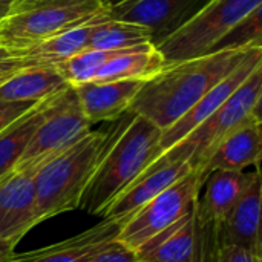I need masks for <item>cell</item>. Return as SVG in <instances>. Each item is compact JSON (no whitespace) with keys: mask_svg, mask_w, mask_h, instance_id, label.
<instances>
[{"mask_svg":"<svg viewBox=\"0 0 262 262\" xmlns=\"http://www.w3.org/2000/svg\"><path fill=\"white\" fill-rule=\"evenodd\" d=\"M250 51H218L164 68L143 83L127 112L164 130L226 78Z\"/></svg>","mask_w":262,"mask_h":262,"instance_id":"1","label":"cell"},{"mask_svg":"<svg viewBox=\"0 0 262 262\" xmlns=\"http://www.w3.org/2000/svg\"><path fill=\"white\" fill-rule=\"evenodd\" d=\"M132 117L134 114L126 112L109 127L91 130L38 169L35 177V226L78 207L80 196L103 157Z\"/></svg>","mask_w":262,"mask_h":262,"instance_id":"2","label":"cell"},{"mask_svg":"<svg viewBox=\"0 0 262 262\" xmlns=\"http://www.w3.org/2000/svg\"><path fill=\"white\" fill-rule=\"evenodd\" d=\"M163 130L144 117L134 115L83 190L78 207L94 216H103L109 206L163 154Z\"/></svg>","mask_w":262,"mask_h":262,"instance_id":"3","label":"cell"},{"mask_svg":"<svg viewBox=\"0 0 262 262\" xmlns=\"http://www.w3.org/2000/svg\"><path fill=\"white\" fill-rule=\"evenodd\" d=\"M104 0H15L0 21V48H31L49 37L107 17Z\"/></svg>","mask_w":262,"mask_h":262,"instance_id":"4","label":"cell"},{"mask_svg":"<svg viewBox=\"0 0 262 262\" xmlns=\"http://www.w3.org/2000/svg\"><path fill=\"white\" fill-rule=\"evenodd\" d=\"M262 97V66L230 95V98L210 117L200 123L173 147L161 154L157 160L186 161L192 170L200 172L207 163L215 147L239 124L259 114Z\"/></svg>","mask_w":262,"mask_h":262,"instance_id":"5","label":"cell"},{"mask_svg":"<svg viewBox=\"0 0 262 262\" xmlns=\"http://www.w3.org/2000/svg\"><path fill=\"white\" fill-rule=\"evenodd\" d=\"M262 6V0H209L183 25L155 45L164 68L206 54L246 15Z\"/></svg>","mask_w":262,"mask_h":262,"instance_id":"6","label":"cell"},{"mask_svg":"<svg viewBox=\"0 0 262 262\" xmlns=\"http://www.w3.org/2000/svg\"><path fill=\"white\" fill-rule=\"evenodd\" d=\"M201 186L203 181L200 173L190 170L180 181L138 209L121 226L117 239L123 246L137 252L154 236L175 224L195 206Z\"/></svg>","mask_w":262,"mask_h":262,"instance_id":"7","label":"cell"},{"mask_svg":"<svg viewBox=\"0 0 262 262\" xmlns=\"http://www.w3.org/2000/svg\"><path fill=\"white\" fill-rule=\"evenodd\" d=\"M91 126L81 111L74 88L66 86L51 97L45 118L32 135L18 166L51 160L88 135L92 130Z\"/></svg>","mask_w":262,"mask_h":262,"instance_id":"8","label":"cell"},{"mask_svg":"<svg viewBox=\"0 0 262 262\" xmlns=\"http://www.w3.org/2000/svg\"><path fill=\"white\" fill-rule=\"evenodd\" d=\"M45 163L17 166L0 180V239L18 244L35 227V177Z\"/></svg>","mask_w":262,"mask_h":262,"instance_id":"9","label":"cell"},{"mask_svg":"<svg viewBox=\"0 0 262 262\" xmlns=\"http://www.w3.org/2000/svg\"><path fill=\"white\" fill-rule=\"evenodd\" d=\"M259 177V170L247 173L244 170H213L210 172L201 189L203 195L196 200V220L201 229L218 236V230L246 193V190ZM218 243V239H216Z\"/></svg>","mask_w":262,"mask_h":262,"instance_id":"10","label":"cell"},{"mask_svg":"<svg viewBox=\"0 0 262 262\" xmlns=\"http://www.w3.org/2000/svg\"><path fill=\"white\" fill-rule=\"evenodd\" d=\"M262 66V48L252 49L247 57L216 86H213L195 106H192L178 121H175L170 127L164 129L161 134L160 147L164 154L170 147H173L178 141H181L189 132H192L200 123H203L207 117H210L216 109H220L230 95L252 75V72Z\"/></svg>","mask_w":262,"mask_h":262,"instance_id":"11","label":"cell"},{"mask_svg":"<svg viewBox=\"0 0 262 262\" xmlns=\"http://www.w3.org/2000/svg\"><path fill=\"white\" fill-rule=\"evenodd\" d=\"M203 0H115L109 5L107 17L130 21L150 31L157 45L183 25L203 5Z\"/></svg>","mask_w":262,"mask_h":262,"instance_id":"12","label":"cell"},{"mask_svg":"<svg viewBox=\"0 0 262 262\" xmlns=\"http://www.w3.org/2000/svg\"><path fill=\"white\" fill-rule=\"evenodd\" d=\"M196 203L175 224L137 250L140 262H204L203 232L196 221Z\"/></svg>","mask_w":262,"mask_h":262,"instance_id":"13","label":"cell"},{"mask_svg":"<svg viewBox=\"0 0 262 262\" xmlns=\"http://www.w3.org/2000/svg\"><path fill=\"white\" fill-rule=\"evenodd\" d=\"M186 161L164 163L155 160L104 212L103 220L126 223L138 209L160 195L163 190L180 181L190 172Z\"/></svg>","mask_w":262,"mask_h":262,"instance_id":"14","label":"cell"},{"mask_svg":"<svg viewBox=\"0 0 262 262\" xmlns=\"http://www.w3.org/2000/svg\"><path fill=\"white\" fill-rule=\"evenodd\" d=\"M123 224L101 220V223L64 241L25 253H14L11 262H88L111 241L117 239Z\"/></svg>","mask_w":262,"mask_h":262,"instance_id":"15","label":"cell"},{"mask_svg":"<svg viewBox=\"0 0 262 262\" xmlns=\"http://www.w3.org/2000/svg\"><path fill=\"white\" fill-rule=\"evenodd\" d=\"M143 83V80L89 81L72 88L84 117L91 124H95L100 121H115L123 117Z\"/></svg>","mask_w":262,"mask_h":262,"instance_id":"16","label":"cell"},{"mask_svg":"<svg viewBox=\"0 0 262 262\" xmlns=\"http://www.w3.org/2000/svg\"><path fill=\"white\" fill-rule=\"evenodd\" d=\"M261 160V114L250 117L230 132L212 152L198 172L201 181L213 170L241 172L249 166H259Z\"/></svg>","mask_w":262,"mask_h":262,"instance_id":"17","label":"cell"},{"mask_svg":"<svg viewBox=\"0 0 262 262\" xmlns=\"http://www.w3.org/2000/svg\"><path fill=\"white\" fill-rule=\"evenodd\" d=\"M261 201L262 184L261 177H258L220 227L218 250L223 246H238L262 256Z\"/></svg>","mask_w":262,"mask_h":262,"instance_id":"18","label":"cell"},{"mask_svg":"<svg viewBox=\"0 0 262 262\" xmlns=\"http://www.w3.org/2000/svg\"><path fill=\"white\" fill-rule=\"evenodd\" d=\"M97 21V20H95ZM95 21L71 28L54 37H49L31 48L12 51V57L20 68L29 66H52L57 68L75 54L88 49L89 37Z\"/></svg>","mask_w":262,"mask_h":262,"instance_id":"19","label":"cell"},{"mask_svg":"<svg viewBox=\"0 0 262 262\" xmlns=\"http://www.w3.org/2000/svg\"><path fill=\"white\" fill-rule=\"evenodd\" d=\"M66 86V80L52 66L20 68L0 83V101H43Z\"/></svg>","mask_w":262,"mask_h":262,"instance_id":"20","label":"cell"},{"mask_svg":"<svg viewBox=\"0 0 262 262\" xmlns=\"http://www.w3.org/2000/svg\"><path fill=\"white\" fill-rule=\"evenodd\" d=\"M164 69V60L154 43L123 49L114 55L95 75L94 81L149 80Z\"/></svg>","mask_w":262,"mask_h":262,"instance_id":"21","label":"cell"},{"mask_svg":"<svg viewBox=\"0 0 262 262\" xmlns=\"http://www.w3.org/2000/svg\"><path fill=\"white\" fill-rule=\"evenodd\" d=\"M49 100L51 97L37 103L31 111L0 132V180L18 166L32 135L45 118Z\"/></svg>","mask_w":262,"mask_h":262,"instance_id":"22","label":"cell"},{"mask_svg":"<svg viewBox=\"0 0 262 262\" xmlns=\"http://www.w3.org/2000/svg\"><path fill=\"white\" fill-rule=\"evenodd\" d=\"M146 43H152V35L144 26L104 17L94 23L88 48L100 51H123Z\"/></svg>","mask_w":262,"mask_h":262,"instance_id":"23","label":"cell"},{"mask_svg":"<svg viewBox=\"0 0 262 262\" xmlns=\"http://www.w3.org/2000/svg\"><path fill=\"white\" fill-rule=\"evenodd\" d=\"M118 52L120 51H100V49L88 48L75 54L60 66H57V69L69 86L84 84L94 81L100 68L104 66Z\"/></svg>","mask_w":262,"mask_h":262,"instance_id":"24","label":"cell"},{"mask_svg":"<svg viewBox=\"0 0 262 262\" xmlns=\"http://www.w3.org/2000/svg\"><path fill=\"white\" fill-rule=\"evenodd\" d=\"M262 6L252 11L241 21H238L210 51H243L262 48Z\"/></svg>","mask_w":262,"mask_h":262,"instance_id":"25","label":"cell"},{"mask_svg":"<svg viewBox=\"0 0 262 262\" xmlns=\"http://www.w3.org/2000/svg\"><path fill=\"white\" fill-rule=\"evenodd\" d=\"M88 262H140V259L135 250L123 246L118 239H114Z\"/></svg>","mask_w":262,"mask_h":262,"instance_id":"26","label":"cell"},{"mask_svg":"<svg viewBox=\"0 0 262 262\" xmlns=\"http://www.w3.org/2000/svg\"><path fill=\"white\" fill-rule=\"evenodd\" d=\"M35 104L37 103L28 101H0V132L21 115H25L28 111H31Z\"/></svg>","mask_w":262,"mask_h":262,"instance_id":"27","label":"cell"},{"mask_svg":"<svg viewBox=\"0 0 262 262\" xmlns=\"http://www.w3.org/2000/svg\"><path fill=\"white\" fill-rule=\"evenodd\" d=\"M215 262H262V256L238 246H223Z\"/></svg>","mask_w":262,"mask_h":262,"instance_id":"28","label":"cell"},{"mask_svg":"<svg viewBox=\"0 0 262 262\" xmlns=\"http://www.w3.org/2000/svg\"><path fill=\"white\" fill-rule=\"evenodd\" d=\"M18 69H20V66H18L17 60L12 57V54L6 49L0 48V83Z\"/></svg>","mask_w":262,"mask_h":262,"instance_id":"29","label":"cell"},{"mask_svg":"<svg viewBox=\"0 0 262 262\" xmlns=\"http://www.w3.org/2000/svg\"><path fill=\"white\" fill-rule=\"evenodd\" d=\"M17 243L9 239H0V262H11Z\"/></svg>","mask_w":262,"mask_h":262,"instance_id":"30","label":"cell"},{"mask_svg":"<svg viewBox=\"0 0 262 262\" xmlns=\"http://www.w3.org/2000/svg\"><path fill=\"white\" fill-rule=\"evenodd\" d=\"M15 0H0V21L8 15Z\"/></svg>","mask_w":262,"mask_h":262,"instance_id":"31","label":"cell"},{"mask_svg":"<svg viewBox=\"0 0 262 262\" xmlns=\"http://www.w3.org/2000/svg\"><path fill=\"white\" fill-rule=\"evenodd\" d=\"M114 2H115V0H114ZM114 2H111V3H114ZM111 3H109V5H111Z\"/></svg>","mask_w":262,"mask_h":262,"instance_id":"32","label":"cell"},{"mask_svg":"<svg viewBox=\"0 0 262 262\" xmlns=\"http://www.w3.org/2000/svg\"><path fill=\"white\" fill-rule=\"evenodd\" d=\"M104 2H106V0H104Z\"/></svg>","mask_w":262,"mask_h":262,"instance_id":"33","label":"cell"}]
</instances>
